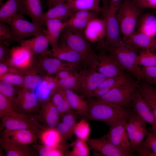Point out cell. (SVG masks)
Returning <instances> with one entry per match:
<instances>
[{
    "label": "cell",
    "mask_w": 156,
    "mask_h": 156,
    "mask_svg": "<svg viewBox=\"0 0 156 156\" xmlns=\"http://www.w3.org/2000/svg\"><path fill=\"white\" fill-rule=\"evenodd\" d=\"M4 0H0V5H1L3 3V1Z\"/></svg>",
    "instance_id": "59"
},
{
    "label": "cell",
    "mask_w": 156,
    "mask_h": 156,
    "mask_svg": "<svg viewBox=\"0 0 156 156\" xmlns=\"http://www.w3.org/2000/svg\"><path fill=\"white\" fill-rule=\"evenodd\" d=\"M72 0H48L49 8L57 4L65 3Z\"/></svg>",
    "instance_id": "56"
},
{
    "label": "cell",
    "mask_w": 156,
    "mask_h": 156,
    "mask_svg": "<svg viewBox=\"0 0 156 156\" xmlns=\"http://www.w3.org/2000/svg\"><path fill=\"white\" fill-rule=\"evenodd\" d=\"M45 32L52 49L58 46V42L62 31L67 26L66 21L58 19L48 20L45 22Z\"/></svg>",
    "instance_id": "25"
},
{
    "label": "cell",
    "mask_w": 156,
    "mask_h": 156,
    "mask_svg": "<svg viewBox=\"0 0 156 156\" xmlns=\"http://www.w3.org/2000/svg\"><path fill=\"white\" fill-rule=\"evenodd\" d=\"M45 29L32 38L21 41V45L27 48L35 55L45 54L51 56V51L47 50L49 42Z\"/></svg>",
    "instance_id": "20"
},
{
    "label": "cell",
    "mask_w": 156,
    "mask_h": 156,
    "mask_svg": "<svg viewBox=\"0 0 156 156\" xmlns=\"http://www.w3.org/2000/svg\"><path fill=\"white\" fill-rule=\"evenodd\" d=\"M0 9V21L6 23L9 19L17 14L20 8L19 0H7Z\"/></svg>",
    "instance_id": "36"
},
{
    "label": "cell",
    "mask_w": 156,
    "mask_h": 156,
    "mask_svg": "<svg viewBox=\"0 0 156 156\" xmlns=\"http://www.w3.org/2000/svg\"><path fill=\"white\" fill-rule=\"evenodd\" d=\"M146 8H156V0H146Z\"/></svg>",
    "instance_id": "58"
},
{
    "label": "cell",
    "mask_w": 156,
    "mask_h": 156,
    "mask_svg": "<svg viewBox=\"0 0 156 156\" xmlns=\"http://www.w3.org/2000/svg\"><path fill=\"white\" fill-rule=\"evenodd\" d=\"M0 119L3 126L5 129L10 131L29 130L36 134L38 138L42 131L45 128L30 119L29 116H5Z\"/></svg>",
    "instance_id": "12"
},
{
    "label": "cell",
    "mask_w": 156,
    "mask_h": 156,
    "mask_svg": "<svg viewBox=\"0 0 156 156\" xmlns=\"http://www.w3.org/2000/svg\"><path fill=\"white\" fill-rule=\"evenodd\" d=\"M52 56L65 62L81 63L88 56L81 54L71 49L58 46L52 49Z\"/></svg>",
    "instance_id": "27"
},
{
    "label": "cell",
    "mask_w": 156,
    "mask_h": 156,
    "mask_svg": "<svg viewBox=\"0 0 156 156\" xmlns=\"http://www.w3.org/2000/svg\"><path fill=\"white\" fill-rule=\"evenodd\" d=\"M83 32L88 41L99 42L102 40L105 35V27L104 19L98 17L91 20Z\"/></svg>",
    "instance_id": "23"
},
{
    "label": "cell",
    "mask_w": 156,
    "mask_h": 156,
    "mask_svg": "<svg viewBox=\"0 0 156 156\" xmlns=\"http://www.w3.org/2000/svg\"><path fill=\"white\" fill-rule=\"evenodd\" d=\"M123 0H109L110 8L117 10Z\"/></svg>",
    "instance_id": "55"
},
{
    "label": "cell",
    "mask_w": 156,
    "mask_h": 156,
    "mask_svg": "<svg viewBox=\"0 0 156 156\" xmlns=\"http://www.w3.org/2000/svg\"><path fill=\"white\" fill-rule=\"evenodd\" d=\"M137 7L143 10L146 8V0H131Z\"/></svg>",
    "instance_id": "57"
},
{
    "label": "cell",
    "mask_w": 156,
    "mask_h": 156,
    "mask_svg": "<svg viewBox=\"0 0 156 156\" xmlns=\"http://www.w3.org/2000/svg\"><path fill=\"white\" fill-rule=\"evenodd\" d=\"M77 71L76 70H62L57 73L55 77L57 80L66 79L74 74Z\"/></svg>",
    "instance_id": "53"
},
{
    "label": "cell",
    "mask_w": 156,
    "mask_h": 156,
    "mask_svg": "<svg viewBox=\"0 0 156 156\" xmlns=\"http://www.w3.org/2000/svg\"><path fill=\"white\" fill-rule=\"evenodd\" d=\"M138 82L133 80L110 90L96 99L110 104L128 108L130 107L133 96L137 89Z\"/></svg>",
    "instance_id": "8"
},
{
    "label": "cell",
    "mask_w": 156,
    "mask_h": 156,
    "mask_svg": "<svg viewBox=\"0 0 156 156\" xmlns=\"http://www.w3.org/2000/svg\"><path fill=\"white\" fill-rule=\"evenodd\" d=\"M99 50L98 53L92 51L86 57L83 62L85 68L95 70L106 78L126 74L125 71L114 57L104 50Z\"/></svg>",
    "instance_id": "2"
},
{
    "label": "cell",
    "mask_w": 156,
    "mask_h": 156,
    "mask_svg": "<svg viewBox=\"0 0 156 156\" xmlns=\"http://www.w3.org/2000/svg\"><path fill=\"white\" fill-rule=\"evenodd\" d=\"M10 27L12 39L19 42L30 36H35L44 31L43 26H38L26 20L23 15L18 13L6 22Z\"/></svg>",
    "instance_id": "10"
},
{
    "label": "cell",
    "mask_w": 156,
    "mask_h": 156,
    "mask_svg": "<svg viewBox=\"0 0 156 156\" xmlns=\"http://www.w3.org/2000/svg\"><path fill=\"white\" fill-rule=\"evenodd\" d=\"M4 41H0V62L6 61L9 56L10 49Z\"/></svg>",
    "instance_id": "51"
},
{
    "label": "cell",
    "mask_w": 156,
    "mask_h": 156,
    "mask_svg": "<svg viewBox=\"0 0 156 156\" xmlns=\"http://www.w3.org/2000/svg\"><path fill=\"white\" fill-rule=\"evenodd\" d=\"M87 142L92 149L106 156H131L133 154L125 152L117 148L106 136L98 138H89Z\"/></svg>",
    "instance_id": "18"
},
{
    "label": "cell",
    "mask_w": 156,
    "mask_h": 156,
    "mask_svg": "<svg viewBox=\"0 0 156 156\" xmlns=\"http://www.w3.org/2000/svg\"><path fill=\"white\" fill-rule=\"evenodd\" d=\"M101 13L105 27V41L98 42V44L112 47L125 45V42L122 36L119 25L116 18V11L110 8L109 2L107 0L103 1Z\"/></svg>",
    "instance_id": "5"
},
{
    "label": "cell",
    "mask_w": 156,
    "mask_h": 156,
    "mask_svg": "<svg viewBox=\"0 0 156 156\" xmlns=\"http://www.w3.org/2000/svg\"><path fill=\"white\" fill-rule=\"evenodd\" d=\"M19 13L28 16L32 22L38 26H44L43 13L40 0H19Z\"/></svg>",
    "instance_id": "17"
},
{
    "label": "cell",
    "mask_w": 156,
    "mask_h": 156,
    "mask_svg": "<svg viewBox=\"0 0 156 156\" xmlns=\"http://www.w3.org/2000/svg\"><path fill=\"white\" fill-rule=\"evenodd\" d=\"M38 74L35 70L23 75V82L21 88L32 91L39 87L43 81V78Z\"/></svg>",
    "instance_id": "39"
},
{
    "label": "cell",
    "mask_w": 156,
    "mask_h": 156,
    "mask_svg": "<svg viewBox=\"0 0 156 156\" xmlns=\"http://www.w3.org/2000/svg\"><path fill=\"white\" fill-rule=\"evenodd\" d=\"M79 91L83 97L89 98L91 94L106 78L95 70L84 68Z\"/></svg>",
    "instance_id": "19"
},
{
    "label": "cell",
    "mask_w": 156,
    "mask_h": 156,
    "mask_svg": "<svg viewBox=\"0 0 156 156\" xmlns=\"http://www.w3.org/2000/svg\"><path fill=\"white\" fill-rule=\"evenodd\" d=\"M8 82L0 81V93L14 103L19 88Z\"/></svg>",
    "instance_id": "44"
},
{
    "label": "cell",
    "mask_w": 156,
    "mask_h": 156,
    "mask_svg": "<svg viewBox=\"0 0 156 156\" xmlns=\"http://www.w3.org/2000/svg\"><path fill=\"white\" fill-rule=\"evenodd\" d=\"M18 144L12 140L6 132H2L0 138V145L7 156H34L38 155L32 145Z\"/></svg>",
    "instance_id": "15"
},
{
    "label": "cell",
    "mask_w": 156,
    "mask_h": 156,
    "mask_svg": "<svg viewBox=\"0 0 156 156\" xmlns=\"http://www.w3.org/2000/svg\"><path fill=\"white\" fill-rule=\"evenodd\" d=\"M138 89L152 110L156 119V89L142 79L138 82Z\"/></svg>",
    "instance_id": "29"
},
{
    "label": "cell",
    "mask_w": 156,
    "mask_h": 156,
    "mask_svg": "<svg viewBox=\"0 0 156 156\" xmlns=\"http://www.w3.org/2000/svg\"><path fill=\"white\" fill-rule=\"evenodd\" d=\"M73 149L67 151L66 155L70 156H88L90 149L86 141L78 138L71 144Z\"/></svg>",
    "instance_id": "42"
},
{
    "label": "cell",
    "mask_w": 156,
    "mask_h": 156,
    "mask_svg": "<svg viewBox=\"0 0 156 156\" xmlns=\"http://www.w3.org/2000/svg\"><path fill=\"white\" fill-rule=\"evenodd\" d=\"M127 121L121 120L110 127L106 136L117 148L125 152L132 154V146L127 130Z\"/></svg>",
    "instance_id": "13"
},
{
    "label": "cell",
    "mask_w": 156,
    "mask_h": 156,
    "mask_svg": "<svg viewBox=\"0 0 156 156\" xmlns=\"http://www.w3.org/2000/svg\"><path fill=\"white\" fill-rule=\"evenodd\" d=\"M24 78L23 75L10 72L0 77V80L7 82L20 88L23 85Z\"/></svg>",
    "instance_id": "46"
},
{
    "label": "cell",
    "mask_w": 156,
    "mask_h": 156,
    "mask_svg": "<svg viewBox=\"0 0 156 156\" xmlns=\"http://www.w3.org/2000/svg\"><path fill=\"white\" fill-rule=\"evenodd\" d=\"M12 33L11 29L6 23L0 22V41L12 39Z\"/></svg>",
    "instance_id": "50"
},
{
    "label": "cell",
    "mask_w": 156,
    "mask_h": 156,
    "mask_svg": "<svg viewBox=\"0 0 156 156\" xmlns=\"http://www.w3.org/2000/svg\"><path fill=\"white\" fill-rule=\"evenodd\" d=\"M135 151L140 156H156V135L149 132Z\"/></svg>",
    "instance_id": "35"
},
{
    "label": "cell",
    "mask_w": 156,
    "mask_h": 156,
    "mask_svg": "<svg viewBox=\"0 0 156 156\" xmlns=\"http://www.w3.org/2000/svg\"><path fill=\"white\" fill-rule=\"evenodd\" d=\"M60 115L57 107L49 99L41 105L39 118L46 128H56L60 122Z\"/></svg>",
    "instance_id": "21"
},
{
    "label": "cell",
    "mask_w": 156,
    "mask_h": 156,
    "mask_svg": "<svg viewBox=\"0 0 156 156\" xmlns=\"http://www.w3.org/2000/svg\"><path fill=\"white\" fill-rule=\"evenodd\" d=\"M62 121L59 122L56 128L60 133L62 144L70 138L74 134V129L76 123V114L73 110L61 116Z\"/></svg>",
    "instance_id": "24"
},
{
    "label": "cell",
    "mask_w": 156,
    "mask_h": 156,
    "mask_svg": "<svg viewBox=\"0 0 156 156\" xmlns=\"http://www.w3.org/2000/svg\"><path fill=\"white\" fill-rule=\"evenodd\" d=\"M137 31L151 37L156 36V16L150 13H142L136 25Z\"/></svg>",
    "instance_id": "28"
},
{
    "label": "cell",
    "mask_w": 156,
    "mask_h": 156,
    "mask_svg": "<svg viewBox=\"0 0 156 156\" xmlns=\"http://www.w3.org/2000/svg\"><path fill=\"white\" fill-rule=\"evenodd\" d=\"M133 80L126 74L116 77L106 78L96 89L110 90L116 87L126 84Z\"/></svg>",
    "instance_id": "40"
},
{
    "label": "cell",
    "mask_w": 156,
    "mask_h": 156,
    "mask_svg": "<svg viewBox=\"0 0 156 156\" xmlns=\"http://www.w3.org/2000/svg\"><path fill=\"white\" fill-rule=\"evenodd\" d=\"M83 77L82 71H77L73 75L66 79L57 80V87L64 89H69L79 92Z\"/></svg>",
    "instance_id": "34"
},
{
    "label": "cell",
    "mask_w": 156,
    "mask_h": 156,
    "mask_svg": "<svg viewBox=\"0 0 156 156\" xmlns=\"http://www.w3.org/2000/svg\"><path fill=\"white\" fill-rule=\"evenodd\" d=\"M66 99L65 90L57 87L50 99L52 103L57 106Z\"/></svg>",
    "instance_id": "48"
},
{
    "label": "cell",
    "mask_w": 156,
    "mask_h": 156,
    "mask_svg": "<svg viewBox=\"0 0 156 156\" xmlns=\"http://www.w3.org/2000/svg\"><path fill=\"white\" fill-rule=\"evenodd\" d=\"M35 69L43 77L51 76L63 70H76L81 63L68 62L45 54L36 55Z\"/></svg>",
    "instance_id": "9"
},
{
    "label": "cell",
    "mask_w": 156,
    "mask_h": 156,
    "mask_svg": "<svg viewBox=\"0 0 156 156\" xmlns=\"http://www.w3.org/2000/svg\"><path fill=\"white\" fill-rule=\"evenodd\" d=\"M130 107L135 114L151 125L153 133L156 135V119L153 112L138 89L133 97Z\"/></svg>",
    "instance_id": "16"
},
{
    "label": "cell",
    "mask_w": 156,
    "mask_h": 156,
    "mask_svg": "<svg viewBox=\"0 0 156 156\" xmlns=\"http://www.w3.org/2000/svg\"><path fill=\"white\" fill-rule=\"evenodd\" d=\"M90 132V125L84 118L76 123L74 129V134L77 138L86 142L89 138Z\"/></svg>",
    "instance_id": "43"
},
{
    "label": "cell",
    "mask_w": 156,
    "mask_h": 156,
    "mask_svg": "<svg viewBox=\"0 0 156 156\" xmlns=\"http://www.w3.org/2000/svg\"><path fill=\"white\" fill-rule=\"evenodd\" d=\"M99 12L89 10H79L74 12L72 16L90 20L98 18Z\"/></svg>",
    "instance_id": "49"
},
{
    "label": "cell",
    "mask_w": 156,
    "mask_h": 156,
    "mask_svg": "<svg viewBox=\"0 0 156 156\" xmlns=\"http://www.w3.org/2000/svg\"><path fill=\"white\" fill-rule=\"evenodd\" d=\"M40 139L43 145L50 147H57L62 144L61 138L56 128H46L42 130Z\"/></svg>",
    "instance_id": "33"
},
{
    "label": "cell",
    "mask_w": 156,
    "mask_h": 156,
    "mask_svg": "<svg viewBox=\"0 0 156 156\" xmlns=\"http://www.w3.org/2000/svg\"><path fill=\"white\" fill-rule=\"evenodd\" d=\"M100 0H72L66 3L67 5L74 12L79 10H89L101 12Z\"/></svg>",
    "instance_id": "32"
},
{
    "label": "cell",
    "mask_w": 156,
    "mask_h": 156,
    "mask_svg": "<svg viewBox=\"0 0 156 156\" xmlns=\"http://www.w3.org/2000/svg\"><path fill=\"white\" fill-rule=\"evenodd\" d=\"M137 63L140 66H156V53L149 49L140 51L138 53Z\"/></svg>",
    "instance_id": "41"
},
{
    "label": "cell",
    "mask_w": 156,
    "mask_h": 156,
    "mask_svg": "<svg viewBox=\"0 0 156 156\" xmlns=\"http://www.w3.org/2000/svg\"><path fill=\"white\" fill-rule=\"evenodd\" d=\"M6 62L9 66L10 72L23 75L36 70V55L21 45L10 49L9 57Z\"/></svg>",
    "instance_id": "6"
},
{
    "label": "cell",
    "mask_w": 156,
    "mask_h": 156,
    "mask_svg": "<svg viewBox=\"0 0 156 156\" xmlns=\"http://www.w3.org/2000/svg\"><path fill=\"white\" fill-rule=\"evenodd\" d=\"M56 107L61 116L73 110L67 99L57 105Z\"/></svg>",
    "instance_id": "52"
},
{
    "label": "cell",
    "mask_w": 156,
    "mask_h": 156,
    "mask_svg": "<svg viewBox=\"0 0 156 156\" xmlns=\"http://www.w3.org/2000/svg\"><path fill=\"white\" fill-rule=\"evenodd\" d=\"M90 21L71 16L66 22L67 25H69L78 29L83 30Z\"/></svg>",
    "instance_id": "47"
},
{
    "label": "cell",
    "mask_w": 156,
    "mask_h": 156,
    "mask_svg": "<svg viewBox=\"0 0 156 156\" xmlns=\"http://www.w3.org/2000/svg\"><path fill=\"white\" fill-rule=\"evenodd\" d=\"M10 72V68L6 62H0V77Z\"/></svg>",
    "instance_id": "54"
},
{
    "label": "cell",
    "mask_w": 156,
    "mask_h": 156,
    "mask_svg": "<svg viewBox=\"0 0 156 156\" xmlns=\"http://www.w3.org/2000/svg\"><path fill=\"white\" fill-rule=\"evenodd\" d=\"M101 1H104L105 0H100Z\"/></svg>",
    "instance_id": "60"
},
{
    "label": "cell",
    "mask_w": 156,
    "mask_h": 156,
    "mask_svg": "<svg viewBox=\"0 0 156 156\" xmlns=\"http://www.w3.org/2000/svg\"><path fill=\"white\" fill-rule=\"evenodd\" d=\"M65 90L66 99L72 108L75 110L77 114L84 118L88 111V101L84 99L82 96L78 95L73 90Z\"/></svg>",
    "instance_id": "26"
},
{
    "label": "cell",
    "mask_w": 156,
    "mask_h": 156,
    "mask_svg": "<svg viewBox=\"0 0 156 156\" xmlns=\"http://www.w3.org/2000/svg\"><path fill=\"white\" fill-rule=\"evenodd\" d=\"M142 10L131 0H123L119 6L116 15L120 33L124 41L135 31Z\"/></svg>",
    "instance_id": "4"
},
{
    "label": "cell",
    "mask_w": 156,
    "mask_h": 156,
    "mask_svg": "<svg viewBox=\"0 0 156 156\" xmlns=\"http://www.w3.org/2000/svg\"><path fill=\"white\" fill-rule=\"evenodd\" d=\"M88 42L83 30L67 25L61 31L58 46L68 48L87 56L93 51Z\"/></svg>",
    "instance_id": "7"
},
{
    "label": "cell",
    "mask_w": 156,
    "mask_h": 156,
    "mask_svg": "<svg viewBox=\"0 0 156 156\" xmlns=\"http://www.w3.org/2000/svg\"><path fill=\"white\" fill-rule=\"evenodd\" d=\"M140 72L142 79L152 85H156V66L142 67Z\"/></svg>",
    "instance_id": "45"
},
{
    "label": "cell",
    "mask_w": 156,
    "mask_h": 156,
    "mask_svg": "<svg viewBox=\"0 0 156 156\" xmlns=\"http://www.w3.org/2000/svg\"><path fill=\"white\" fill-rule=\"evenodd\" d=\"M25 115L18 113L15 103L0 93V118L5 116H20Z\"/></svg>",
    "instance_id": "38"
},
{
    "label": "cell",
    "mask_w": 156,
    "mask_h": 156,
    "mask_svg": "<svg viewBox=\"0 0 156 156\" xmlns=\"http://www.w3.org/2000/svg\"><path fill=\"white\" fill-rule=\"evenodd\" d=\"M32 146L40 156H62L66 155V149L68 145L61 144L57 147H50L44 145L33 144Z\"/></svg>",
    "instance_id": "37"
},
{
    "label": "cell",
    "mask_w": 156,
    "mask_h": 156,
    "mask_svg": "<svg viewBox=\"0 0 156 156\" xmlns=\"http://www.w3.org/2000/svg\"><path fill=\"white\" fill-rule=\"evenodd\" d=\"M9 137L14 142L25 145H30L36 142L38 137L32 131L27 130L21 129L10 131L4 130Z\"/></svg>",
    "instance_id": "31"
},
{
    "label": "cell",
    "mask_w": 156,
    "mask_h": 156,
    "mask_svg": "<svg viewBox=\"0 0 156 156\" xmlns=\"http://www.w3.org/2000/svg\"><path fill=\"white\" fill-rule=\"evenodd\" d=\"M96 48L112 55L125 71L130 73L138 81L142 79L141 67L137 63L138 53L131 46L127 43L124 45L116 47L98 44Z\"/></svg>",
    "instance_id": "3"
},
{
    "label": "cell",
    "mask_w": 156,
    "mask_h": 156,
    "mask_svg": "<svg viewBox=\"0 0 156 156\" xmlns=\"http://www.w3.org/2000/svg\"><path fill=\"white\" fill-rule=\"evenodd\" d=\"M125 41L138 53L140 51L144 49L156 51V39L155 38L137 31L128 37Z\"/></svg>",
    "instance_id": "22"
},
{
    "label": "cell",
    "mask_w": 156,
    "mask_h": 156,
    "mask_svg": "<svg viewBox=\"0 0 156 156\" xmlns=\"http://www.w3.org/2000/svg\"><path fill=\"white\" fill-rule=\"evenodd\" d=\"M89 109L84 118L101 122L109 127L122 120H127L133 114L132 110L107 103L97 99H89Z\"/></svg>",
    "instance_id": "1"
},
{
    "label": "cell",
    "mask_w": 156,
    "mask_h": 156,
    "mask_svg": "<svg viewBox=\"0 0 156 156\" xmlns=\"http://www.w3.org/2000/svg\"><path fill=\"white\" fill-rule=\"evenodd\" d=\"M126 128L133 152L139 147L149 132L145 122L133 112L127 121Z\"/></svg>",
    "instance_id": "11"
},
{
    "label": "cell",
    "mask_w": 156,
    "mask_h": 156,
    "mask_svg": "<svg viewBox=\"0 0 156 156\" xmlns=\"http://www.w3.org/2000/svg\"><path fill=\"white\" fill-rule=\"evenodd\" d=\"M18 112L26 115L34 114L39 109L40 104L31 90L19 88L15 102Z\"/></svg>",
    "instance_id": "14"
},
{
    "label": "cell",
    "mask_w": 156,
    "mask_h": 156,
    "mask_svg": "<svg viewBox=\"0 0 156 156\" xmlns=\"http://www.w3.org/2000/svg\"><path fill=\"white\" fill-rule=\"evenodd\" d=\"M74 12L66 3L59 4L49 8L47 12L44 13L43 21L45 24L46 21L50 19H58L62 21L69 19Z\"/></svg>",
    "instance_id": "30"
}]
</instances>
